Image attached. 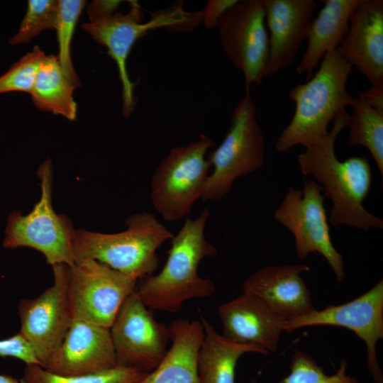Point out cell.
<instances>
[{
    "mask_svg": "<svg viewBox=\"0 0 383 383\" xmlns=\"http://www.w3.org/2000/svg\"><path fill=\"white\" fill-rule=\"evenodd\" d=\"M349 113L340 110L333 126L322 139L305 148L297 162L304 176L311 175L332 201L329 221L333 226H347L364 231L382 229L383 219L370 213L362 203L372 184V170L365 156L340 161L335 153L338 135L348 126Z\"/></svg>",
    "mask_w": 383,
    "mask_h": 383,
    "instance_id": "6da1fadb",
    "label": "cell"
},
{
    "mask_svg": "<svg viewBox=\"0 0 383 383\" xmlns=\"http://www.w3.org/2000/svg\"><path fill=\"white\" fill-rule=\"evenodd\" d=\"M209 216L206 208L195 219L186 217L182 228L170 240L167 258L161 271L138 281L135 292L149 309L177 313L185 301L213 294V282L198 272L201 260L217 252L216 248L205 237Z\"/></svg>",
    "mask_w": 383,
    "mask_h": 383,
    "instance_id": "7a4b0ae2",
    "label": "cell"
},
{
    "mask_svg": "<svg viewBox=\"0 0 383 383\" xmlns=\"http://www.w3.org/2000/svg\"><path fill=\"white\" fill-rule=\"evenodd\" d=\"M351 72L352 66L334 50L326 55L314 75L290 89L295 109L276 141L278 152L298 145L306 148L328 134V124L353 99L347 90Z\"/></svg>",
    "mask_w": 383,
    "mask_h": 383,
    "instance_id": "3957f363",
    "label": "cell"
},
{
    "mask_svg": "<svg viewBox=\"0 0 383 383\" xmlns=\"http://www.w3.org/2000/svg\"><path fill=\"white\" fill-rule=\"evenodd\" d=\"M126 225V229L117 233L75 230V263L96 260L138 280L153 274L159 265L157 250L173 233L147 211L132 214Z\"/></svg>",
    "mask_w": 383,
    "mask_h": 383,
    "instance_id": "277c9868",
    "label": "cell"
},
{
    "mask_svg": "<svg viewBox=\"0 0 383 383\" xmlns=\"http://www.w3.org/2000/svg\"><path fill=\"white\" fill-rule=\"evenodd\" d=\"M127 13L116 12L104 16L89 17L82 28L99 45L108 49V54L116 62L122 84V113L128 117L136 104L135 84L130 79L126 61L135 43L151 30L165 28L173 31H189L203 21V12H187L183 3H175L169 9L158 11L144 22V15L137 3L131 1Z\"/></svg>",
    "mask_w": 383,
    "mask_h": 383,
    "instance_id": "5b68a950",
    "label": "cell"
},
{
    "mask_svg": "<svg viewBox=\"0 0 383 383\" xmlns=\"http://www.w3.org/2000/svg\"><path fill=\"white\" fill-rule=\"evenodd\" d=\"M265 155L264 134L248 91L235 107L223 141L207 157L213 171L209 174L201 200L222 199L238 178L263 166Z\"/></svg>",
    "mask_w": 383,
    "mask_h": 383,
    "instance_id": "8992f818",
    "label": "cell"
},
{
    "mask_svg": "<svg viewBox=\"0 0 383 383\" xmlns=\"http://www.w3.org/2000/svg\"><path fill=\"white\" fill-rule=\"evenodd\" d=\"M215 145L201 135L194 143L174 147L157 167L150 183V199L163 219L174 222L190 213L201 196L211 167L206 155Z\"/></svg>",
    "mask_w": 383,
    "mask_h": 383,
    "instance_id": "52a82bcc",
    "label": "cell"
},
{
    "mask_svg": "<svg viewBox=\"0 0 383 383\" xmlns=\"http://www.w3.org/2000/svg\"><path fill=\"white\" fill-rule=\"evenodd\" d=\"M41 196L33 210L26 215L14 211L10 213L3 246L13 249L33 248L44 255L51 266L74 265L73 236L75 230L64 214H57L52 205V165L50 159L38 167Z\"/></svg>",
    "mask_w": 383,
    "mask_h": 383,
    "instance_id": "ba28073f",
    "label": "cell"
},
{
    "mask_svg": "<svg viewBox=\"0 0 383 383\" xmlns=\"http://www.w3.org/2000/svg\"><path fill=\"white\" fill-rule=\"evenodd\" d=\"M322 192L313 179L306 181L302 190L290 187L274 218L292 233L299 258L311 252L320 254L341 282L345 277L343 257L331 240Z\"/></svg>",
    "mask_w": 383,
    "mask_h": 383,
    "instance_id": "9c48e42d",
    "label": "cell"
},
{
    "mask_svg": "<svg viewBox=\"0 0 383 383\" xmlns=\"http://www.w3.org/2000/svg\"><path fill=\"white\" fill-rule=\"evenodd\" d=\"M69 267L68 296L73 319L110 328L138 280L94 260Z\"/></svg>",
    "mask_w": 383,
    "mask_h": 383,
    "instance_id": "30bf717a",
    "label": "cell"
},
{
    "mask_svg": "<svg viewBox=\"0 0 383 383\" xmlns=\"http://www.w3.org/2000/svg\"><path fill=\"white\" fill-rule=\"evenodd\" d=\"M221 48L235 68L242 72L246 91L267 76L269 35L262 0L238 1L218 23Z\"/></svg>",
    "mask_w": 383,
    "mask_h": 383,
    "instance_id": "8fae6325",
    "label": "cell"
},
{
    "mask_svg": "<svg viewBox=\"0 0 383 383\" xmlns=\"http://www.w3.org/2000/svg\"><path fill=\"white\" fill-rule=\"evenodd\" d=\"M52 267V285L38 297L21 299L18 304L19 333L43 368L61 345L73 320L68 296L70 267L57 264Z\"/></svg>",
    "mask_w": 383,
    "mask_h": 383,
    "instance_id": "7c38bea8",
    "label": "cell"
},
{
    "mask_svg": "<svg viewBox=\"0 0 383 383\" xmlns=\"http://www.w3.org/2000/svg\"><path fill=\"white\" fill-rule=\"evenodd\" d=\"M109 329L118 366L148 374L167 352L169 327L156 321L135 291L125 299Z\"/></svg>",
    "mask_w": 383,
    "mask_h": 383,
    "instance_id": "4fadbf2b",
    "label": "cell"
},
{
    "mask_svg": "<svg viewBox=\"0 0 383 383\" xmlns=\"http://www.w3.org/2000/svg\"><path fill=\"white\" fill-rule=\"evenodd\" d=\"M333 326L353 331L367 346V362L376 383H382L377 363L376 345L383 338V280L347 303L329 305L287 321L285 332L304 327Z\"/></svg>",
    "mask_w": 383,
    "mask_h": 383,
    "instance_id": "5bb4252c",
    "label": "cell"
},
{
    "mask_svg": "<svg viewBox=\"0 0 383 383\" xmlns=\"http://www.w3.org/2000/svg\"><path fill=\"white\" fill-rule=\"evenodd\" d=\"M218 315L224 338L262 355L276 351L287 321L260 297L245 292L220 305Z\"/></svg>",
    "mask_w": 383,
    "mask_h": 383,
    "instance_id": "9a60e30c",
    "label": "cell"
},
{
    "mask_svg": "<svg viewBox=\"0 0 383 383\" xmlns=\"http://www.w3.org/2000/svg\"><path fill=\"white\" fill-rule=\"evenodd\" d=\"M117 366L110 329L73 319L64 340L45 369L57 375L77 376Z\"/></svg>",
    "mask_w": 383,
    "mask_h": 383,
    "instance_id": "2e32d148",
    "label": "cell"
},
{
    "mask_svg": "<svg viewBox=\"0 0 383 383\" xmlns=\"http://www.w3.org/2000/svg\"><path fill=\"white\" fill-rule=\"evenodd\" d=\"M336 50L372 86L383 85L382 0H360Z\"/></svg>",
    "mask_w": 383,
    "mask_h": 383,
    "instance_id": "e0dca14e",
    "label": "cell"
},
{
    "mask_svg": "<svg viewBox=\"0 0 383 383\" xmlns=\"http://www.w3.org/2000/svg\"><path fill=\"white\" fill-rule=\"evenodd\" d=\"M269 30L267 76L290 67L306 36L317 4L313 0H262Z\"/></svg>",
    "mask_w": 383,
    "mask_h": 383,
    "instance_id": "ac0fdd59",
    "label": "cell"
},
{
    "mask_svg": "<svg viewBox=\"0 0 383 383\" xmlns=\"http://www.w3.org/2000/svg\"><path fill=\"white\" fill-rule=\"evenodd\" d=\"M310 270L304 264L267 266L243 284V292L256 295L287 321L310 313L311 294L301 274Z\"/></svg>",
    "mask_w": 383,
    "mask_h": 383,
    "instance_id": "d6986e66",
    "label": "cell"
},
{
    "mask_svg": "<svg viewBox=\"0 0 383 383\" xmlns=\"http://www.w3.org/2000/svg\"><path fill=\"white\" fill-rule=\"evenodd\" d=\"M168 327L171 346L139 383H199L197 357L204 334L201 322L179 318Z\"/></svg>",
    "mask_w": 383,
    "mask_h": 383,
    "instance_id": "ffe728a7",
    "label": "cell"
},
{
    "mask_svg": "<svg viewBox=\"0 0 383 383\" xmlns=\"http://www.w3.org/2000/svg\"><path fill=\"white\" fill-rule=\"evenodd\" d=\"M323 6L313 19L306 36L307 47L296 71L306 80L326 55L336 50L345 36L352 12L360 0H322Z\"/></svg>",
    "mask_w": 383,
    "mask_h": 383,
    "instance_id": "44dd1931",
    "label": "cell"
},
{
    "mask_svg": "<svg viewBox=\"0 0 383 383\" xmlns=\"http://www.w3.org/2000/svg\"><path fill=\"white\" fill-rule=\"evenodd\" d=\"M201 322L204 334L197 357L199 383H235L239 358L245 353L261 352L226 339L203 316Z\"/></svg>",
    "mask_w": 383,
    "mask_h": 383,
    "instance_id": "7402d4cb",
    "label": "cell"
},
{
    "mask_svg": "<svg viewBox=\"0 0 383 383\" xmlns=\"http://www.w3.org/2000/svg\"><path fill=\"white\" fill-rule=\"evenodd\" d=\"M78 87L65 74L57 55H45L41 62L30 96L39 110L76 118L77 106L73 97Z\"/></svg>",
    "mask_w": 383,
    "mask_h": 383,
    "instance_id": "603a6c76",
    "label": "cell"
},
{
    "mask_svg": "<svg viewBox=\"0 0 383 383\" xmlns=\"http://www.w3.org/2000/svg\"><path fill=\"white\" fill-rule=\"evenodd\" d=\"M350 106L348 145L364 146L372 155L379 172L383 175V113L362 99L353 97Z\"/></svg>",
    "mask_w": 383,
    "mask_h": 383,
    "instance_id": "cb8c5ba5",
    "label": "cell"
},
{
    "mask_svg": "<svg viewBox=\"0 0 383 383\" xmlns=\"http://www.w3.org/2000/svg\"><path fill=\"white\" fill-rule=\"evenodd\" d=\"M146 373L135 369L117 366L101 372L77 376L52 374L39 365H26L22 383H139Z\"/></svg>",
    "mask_w": 383,
    "mask_h": 383,
    "instance_id": "d4e9b609",
    "label": "cell"
},
{
    "mask_svg": "<svg viewBox=\"0 0 383 383\" xmlns=\"http://www.w3.org/2000/svg\"><path fill=\"white\" fill-rule=\"evenodd\" d=\"M86 5L84 0L58 1V15L55 30L58 43L60 65L67 77L78 87L80 80L74 70L71 57V44L74 29Z\"/></svg>",
    "mask_w": 383,
    "mask_h": 383,
    "instance_id": "484cf974",
    "label": "cell"
},
{
    "mask_svg": "<svg viewBox=\"0 0 383 383\" xmlns=\"http://www.w3.org/2000/svg\"><path fill=\"white\" fill-rule=\"evenodd\" d=\"M58 15V1L29 0L26 13L16 33L9 43H28L45 30L55 29Z\"/></svg>",
    "mask_w": 383,
    "mask_h": 383,
    "instance_id": "4316f807",
    "label": "cell"
},
{
    "mask_svg": "<svg viewBox=\"0 0 383 383\" xmlns=\"http://www.w3.org/2000/svg\"><path fill=\"white\" fill-rule=\"evenodd\" d=\"M46 55L38 45L24 55L0 76V94L11 91L30 94L41 62Z\"/></svg>",
    "mask_w": 383,
    "mask_h": 383,
    "instance_id": "83f0119b",
    "label": "cell"
},
{
    "mask_svg": "<svg viewBox=\"0 0 383 383\" xmlns=\"http://www.w3.org/2000/svg\"><path fill=\"white\" fill-rule=\"evenodd\" d=\"M345 370L346 363L342 362L335 374L328 375L311 355L296 350L292 355L289 373L280 383H345L350 378Z\"/></svg>",
    "mask_w": 383,
    "mask_h": 383,
    "instance_id": "f1b7e54d",
    "label": "cell"
},
{
    "mask_svg": "<svg viewBox=\"0 0 383 383\" xmlns=\"http://www.w3.org/2000/svg\"><path fill=\"white\" fill-rule=\"evenodd\" d=\"M0 356L15 357L26 365H39L30 344L19 332L10 338L0 340Z\"/></svg>",
    "mask_w": 383,
    "mask_h": 383,
    "instance_id": "f546056e",
    "label": "cell"
},
{
    "mask_svg": "<svg viewBox=\"0 0 383 383\" xmlns=\"http://www.w3.org/2000/svg\"><path fill=\"white\" fill-rule=\"evenodd\" d=\"M238 0H209L203 11V21L207 29L217 28L223 13Z\"/></svg>",
    "mask_w": 383,
    "mask_h": 383,
    "instance_id": "4dcf8cb0",
    "label": "cell"
},
{
    "mask_svg": "<svg viewBox=\"0 0 383 383\" xmlns=\"http://www.w3.org/2000/svg\"><path fill=\"white\" fill-rule=\"evenodd\" d=\"M358 96L378 112L383 113V85H371L365 91L360 92Z\"/></svg>",
    "mask_w": 383,
    "mask_h": 383,
    "instance_id": "1f68e13d",
    "label": "cell"
},
{
    "mask_svg": "<svg viewBox=\"0 0 383 383\" xmlns=\"http://www.w3.org/2000/svg\"><path fill=\"white\" fill-rule=\"evenodd\" d=\"M121 1H94L89 4L87 13L89 16H104L117 12Z\"/></svg>",
    "mask_w": 383,
    "mask_h": 383,
    "instance_id": "d6a6232c",
    "label": "cell"
},
{
    "mask_svg": "<svg viewBox=\"0 0 383 383\" xmlns=\"http://www.w3.org/2000/svg\"><path fill=\"white\" fill-rule=\"evenodd\" d=\"M0 383H22L21 379L18 380L11 376L0 374Z\"/></svg>",
    "mask_w": 383,
    "mask_h": 383,
    "instance_id": "836d02e7",
    "label": "cell"
},
{
    "mask_svg": "<svg viewBox=\"0 0 383 383\" xmlns=\"http://www.w3.org/2000/svg\"><path fill=\"white\" fill-rule=\"evenodd\" d=\"M345 383H356V382L353 379H351L350 377L349 379Z\"/></svg>",
    "mask_w": 383,
    "mask_h": 383,
    "instance_id": "e575fe53",
    "label": "cell"
}]
</instances>
